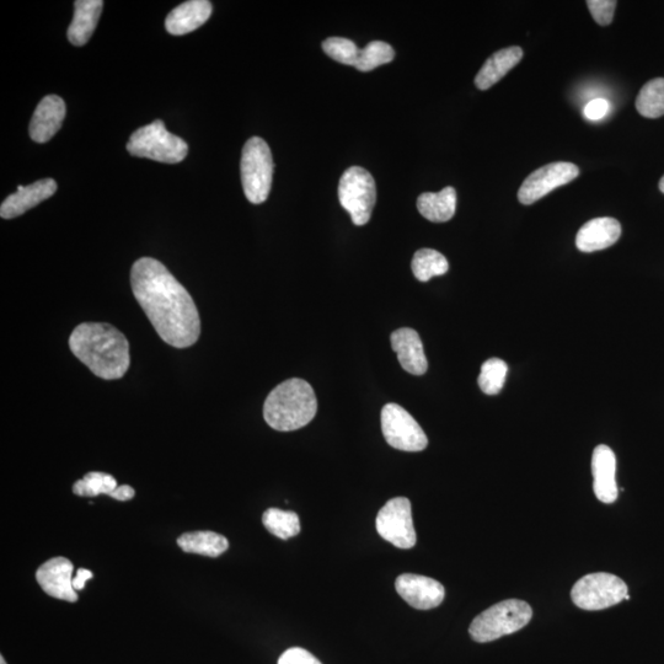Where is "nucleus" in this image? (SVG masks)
Listing matches in <instances>:
<instances>
[{"label": "nucleus", "instance_id": "23", "mask_svg": "<svg viewBox=\"0 0 664 664\" xmlns=\"http://www.w3.org/2000/svg\"><path fill=\"white\" fill-rule=\"evenodd\" d=\"M178 545L185 553L208 556V558H218L229 548L227 538L214 532L182 534L178 539Z\"/></svg>", "mask_w": 664, "mask_h": 664}, {"label": "nucleus", "instance_id": "20", "mask_svg": "<svg viewBox=\"0 0 664 664\" xmlns=\"http://www.w3.org/2000/svg\"><path fill=\"white\" fill-rule=\"evenodd\" d=\"M103 8L104 2L101 0H77L74 3L73 21L67 31L68 40L72 45L80 47L88 44Z\"/></svg>", "mask_w": 664, "mask_h": 664}, {"label": "nucleus", "instance_id": "6", "mask_svg": "<svg viewBox=\"0 0 664 664\" xmlns=\"http://www.w3.org/2000/svg\"><path fill=\"white\" fill-rule=\"evenodd\" d=\"M240 170L246 198L254 205L264 203L269 198L273 179L272 153L264 139L253 137L245 143Z\"/></svg>", "mask_w": 664, "mask_h": 664}, {"label": "nucleus", "instance_id": "7", "mask_svg": "<svg viewBox=\"0 0 664 664\" xmlns=\"http://www.w3.org/2000/svg\"><path fill=\"white\" fill-rule=\"evenodd\" d=\"M339 200L356 226L367 224L377 200L376 181L371 173L361 166L347 169L340 179Z\"/></svg>", "mask_w": 664, "mask_h": 664}, {"label": "nucleus", "instance_id": "32", "mask_svg": "<svg viewBox=\"0 0 664 664\" xmlns=\"http://www.w3.org/2000/svg\"><path fill=\"white\" fill-rule=\"evenodd\" d=\"M278 664H323L317 657L302 647H292L282 653Z\"/></svg>", "mask_w": 664, "mask_h": 664}, {"label": "nucleus", "instance_id": "25", "mask_svg": "<svg viewBox=\"0 0 664 664\" xmlns=\"http://www.w3.org/2000/svg\"><path fill=\"white\" fill-rule=\"evenodd\" d=\"M636 110L647 119H658L664 115V79L650 80L644 85L636 99Z\"/></svg>", "mask_w": 664, "mask_h": 664}, {"label": "nucleus", "instance_id": "2", "mask_svg": "<svg viewBox=\"0 0 664 664\" xmlns=\"http://www.w3.org/2000/svg\"><path fill=\"white\" fill-rule=\"evenodd\" d=\"M69 347L73 355L101 379H121L130 368V344L126 336L110 324L78 325L69 337Z\"/></svg>", "mask_w": 664, "mask_h": 664}, {"label": "nucleus", "instance_id": "18", "mask_svg": "<svg viewBox=\"0 0 664 664\" xmlns=\"http://www.w3.org/2000/svg\"><path fill=\"white\" fill-rule=\"evenodd\" d=\"M392 347L399 363L406 372L422 376L427 372L428 362L420 335L415 330L404 328L393 332Z\"/></svg>", "mask_w": 664, "mask_h": 664}, {"label": "nucleus", "instance_id": "4", "mask_svg": "<svg viewBox=\"0 0 664 664\" xmlns=\"http://www.w3.org/2000/svg\"><path fill=\"white\" fill-rule=\"evenodd\" d=\"M533 610L527 602L507 599L492 605L473 620L469 628L471 639L480 644L517 633L532 620Z\"/></svg>", "mask_w": 664, "mask_h": 664}, {"label": "nucleus", "instance_id": "17", "mask_svg": "<svg viewBox=\"0 0 664 664\" xmlns=\"http://www.w3.org/2000/svg\"><path fill=\"white\" fill-rule=\"evenodd\" d=\"M621 237V226L617 219L603 217L592 219L578 230L577 249L582 253H594L608 249Z\"/></svg>", "mask_w": 664, "mask_h": 664}, {"label": "nucleus", "instance_id": "8", "mask_svg": "<svg viewBox=\"0 0 664 664\" xmlns=\"http://www.w3.org/2000/svg\"><path fill=\"white\" fill-rule=\"evenodd\" d=\"M628 591V586L618 576L597 572L580 578L572 588L571 598L576 607L594 612L626 601Z\"/></svg>", "mask_w": 664, "mask_h": 664}, {"label": "nucleus", "instance_id": "36", "mask_svg": "<svg viewBox=\"0 0 664 664\" xmlns=\"http://www.w3.org/2000/svg\"><path fill=\"white\" fill-rule=\"evenodd\" d=\"M660 190H661L662 194H664V176L660 181Z\"/></svg>", "mask_w": 664, "mask_h": 664}, {"label": "nucleus", "instance_id": "11", "mask_svg": "<svg viewBox=\"0 0 664 664\" xmlns=\"http://www.w3.org/2000/svg\"><path fill=\"white\" fill-rule=\"evenodd\" d=\"M578 175L580 169L572 163L558 162L545 165L524 180L518 191V200L522 205H533L558 187L570 184Z\"/></svg>", "mask_w": 664, "mask_h": 664}, {"label": "nucleus", "instance_id": "26", "mask_svg": "<svg viewBox=\"0 0 664 664\" xmlns=\"http://www.w3.org/2000/svg\"><path fill=\"white\" fill-rule=\"evenodd\" d=\"M262 523L272 535L282 540L291 539L301 533V521L297 513L269 508L262 516Z\"/></svg>", "mask_w": 664, "mask_h": 664}, {"label": "nucleus", "instance_id": "19", "mask_svg": "<svg viewBox=\"0 0 664 664\" xmlns=\"http://www.w3.org/2000/svg\"><path fill=\"white\" fill-rule=\"evenodd\" d=\"M213 12L208 0H190L176 7L165 20V29L171 35L181 36L201 28Z\"/></svg>", "mask_w": 664, "mask_h": 664}, {"label": "nucleus", "instance_id": "37", "mask_svg": "<svg viewBox=\"0 0 664 664\" xmlns=\"http://www.w3.org/2000/svg\"><path fill=\"white\" fill-rule=\"evenodd\" d=\"M0 664H7V662H5V660H4V657H3V656H0Z\"/></svg>", "mask_w": 664, "mask_h": 664}, {"label": "nucleus", "instance_id": "9", "mask_svg": "<svg viewBox=\"0 0 664 664\" xmlns=\"http://www.w3.org/2000/svg\"><path fill=\"white\" fill-rule=\"evenodd\" d=\"M382 431L390 447L404 452H421L428 438L408 411L398 404H387L382 410Z\"/></svg>", "mask_w": 664, "mask_h": 664}, {"label": "nucleus", "instance_id": "3", "mask_svg": "<svg viewBox=\"0 0 664 664\" xmlns=\"http://www.w3.org/2000/svg\"><path fill=\"white\" fill-rule=\"evenodd\" d=\"M317 411L318 401L312 385L299 378L277 385L264 405L267 425L280 432L297 431L307 426Z\"/></svg>", "mask_w": 664, "mask_h": 664}, {"label": "nucleus", "instance_id": "35", "mask_svg": "<svg viewBox=\"0 0 664 664\" xmlns=\"http://www.w3.org/2000/svg\"><path fill=\"white\" fill-rule=\"evenodd\" d=\"M135 495H136L135 489H132V487L128 485H122L117 487L115 495L112 498H115V500L117 501H128L132 500V498L135 497Z\"/></svg>", "mask_w": 664, "mask_h": 664}, {"label": "nucleus", "instance_id": "21", "mask_svg": "<svg viewBox=\"0 0 664 664\" xmlns=\"http://www.w3.org/2000/svg\"><path fill=\"white\" fill-rule=\"evenodd\" d=\"M523 50L521 47L512 46L497 51L481 67L478 76L475 77V85L480 90H487L506 76L508 72L522 61Z\"/></svg>", "mask_w": 664, "mask_h": 664}, {"label": "nucleus", "instance_id": "33", "mask_svg": "<svg viewBox=\"0 0 664 664\" xmlns=\"http://www.w3.org/2000/svg\"><path fill=\"white\" fill-rule=\"evenodd\" d=\"M609 109L610 105L607 100L596 99L587 104L585 107V115L588 120L598 121L608 114Z\"/></svg>", "mask_w": 664, "mask_h": 664}, {"label": "nucleus", "instance_id": "29", "mask_svg": "<svg viewBox=\"0 0 664 664\" xmlns=\"http://www.w3.org/2000/svg\"><path fill=\"white\" fill-rule=\"evenodd\" d=\"M507 373L508 366L505 361L500 360V358H490L481 367L478 379L480 389L487 395L501 393L506 382Z\"/></svg>", "mask_w": 664, "mask_h": 664}, {"label": "nucleus", "instance_id": "24", "mask_svg": "<svg viewBox=\"0 0 664 664\" xmlns=\"http://www.w3.org/2000/svg\"><path fill=\"white\" fill-rule=\"evenodd\" d=\"M411 267L420 282H427L433 277L446 275L449 270L446 256L432 249L416 251Z\"/></svg>", "mask_w": 664, "mask_h": 664}, {"label": "nucleus", "instance_id": "15", "mask_svg": "<svg viewBox=\"0 0 664 664\" xmlns=\"http://www.w3.org/2000/svg\"><path fill=\"white\" fill-rule=\"evenodd\" d=\"M66 103L57 95H47L41 100L30 122V137L36 143H46L61 130L66 119Z\"/></svg>", "mask_w": 664, "mask_h": 664}, {"label": "nucleus", "instance_id": "5", "mask_svg": "<svg viewBox=\"0 0 664 664\" xmlns=\"http://www.w3.org/2000/svg\"><path fill=\"white\" fill-rule=\"evenodd\" d=\"M127 151L133 157L147 158L165 164H178L187 157L189 147L184 139L173 135L157 120L132 133Z\"/></svg>", "mask_w": 664, "mask_h": 664}, {"label": "nucleus", "instance_id": "16", "mask_svg": "<svg viewBox=\"0 0 664 664\" xmlns=\"http://www.w3.org/2000/svg\"><path fill=\"white\" fill-rule=\"evenodd\" d=\"M57 182L53 179L36 181L29 186H18L13 195L5 198L0 207V216L3 219H13L23 216L31 208L40 205L56 194Z\"/></svg>", "mask_w": 664, "mask_h": 664}, {"label": "nucleus", "instance_id": "1", "mask_svg": "<svg viewBox=\"0 0 664 664\" xmlns=\"http://www.w3.org/2000/svg\"><path fill=\"white\" fill-rule=\"evenodd\" d=\"M133 296L165 344L194 346L201 335V319L194 299L162 262L142 257L131 271Z\"/></svg>", "mask_w": 664, "mask_h": 664}, {"label": "nucleus", "instance_id": "34", "mask_svg": "<svg viewBox=\"0 0 664 664\" xmlns=\"http://www.w3.org/2000/svg\"><path fill=\"white\" fill-rule=\"evenodd\" d=\"M94 577L93 572L87 569H79L76 577L73 578V587L76 591H82L87 585V582Z\"/></svg>", "mask_w": 664, "mask_h": 664}, {"label": "nucleus", "instance_id": "13", "mask_svg": "<svg viewBox=\"0 0 664 664\" xmlns=\"http://www.w3.org/2000/svg\"><path fill=\"white\" fill-rule=\"evenodd\" d=\"M74 567L66 558H53L36 572V580L48 596L61 601L76 603L78 593L73 587Z\"/></svg>", "mask_w": 664, "mask_h": 664}, {"label": "nucleus", "instance_id": "28", "mask_svg": "<svg viewBox=\"0 0 664 664\" xmlns=\"http://www.w3.org/2000/svg\"><path fill=\"white\" fill-rule=\"evenodd\" d=\"M394 48L387 42L373 41L358 53L355 67L361 72H371L394 60Z\"/></svg>", "mask_w": 664, "mask_h": 664}, {"label": "nucleus", "instance_id": "30", "mask_svg": "<svg viewBox=\"0 0 664 664\" xmlns=\"http://www.w3.org/2000/svg\"><path fill=\"white\" fill-rule=\"evenodd\" d=\"M323 50L332 60L353 67H355L358 53H360V48L356 46L355 42L344 39V37H330L325 40Z\"/></svg>", "mask_w": 664, "mask_h": 664}, {"label": "nucleus", "instance_id": "10", "mask_svg": "<svg viewBox=\"0 0 664 664\" xmlns=\"http://www.w3.org/2000/svg\"><path fill=\"white\" fill-rule=\"evenodd\" d=\"M378 534L399 549H412L417 537L412 521L411 502L406 497H395L385 503L376 521Z\"/></svg>", "mask_w": 664, "mask_h": 664}, {"label": "nucleus", "instance_id": "14", "mask_svg": "<svg viewBox=\"0 0 664 664\" xmlns=\"http://www.w3.org/2000/svg\"><path fill=\"white\" fill-rule=\"evenodd\" d=\"M593 490L599 501L614 503L619 496L617 457L608 446H598L592 457Z\"/></svg>", "mask_w": 664, "mask_h": 664}, {"label": "nucleus", "instance_id": "12", "mask_svg": "<svg viewBox=\"0 0 664 664\" xmlns=\"http://www.w3.org/2000/svg\"><path fill=\"white\" fill-rule=\"evenodd\" d=\"M395 588L406 603L419 610L435 609L446 597L442 583L421 575H401L395 582Z\"/></svg>", "mask_w": 664, "mask_h": 664}, {"label": "nucleus", "instance_id": "31", "mask_svg": "<svg viewBox=\"0 0 664 664\" xmlns=\"http://www.w3.org/2000/svg\"><path fill=\"white\" fill-rule=\"evenodd\" d=\"M618 3L615 0H588L587 7L592 13L596 23L602 26L612 24L615 9Z\"/></svg>", "mask_w": 664, "mask_h": 664}, {"label": "nucleus", "instance_id": "27", "mask_svg": "<svg viewBox=\"0 0 664 664\" xmlns=\"http://www.w3.org/2000/svg\"><path fill=\"white\" fill-rule=\"evenodd\" d=\"M117 481L114 476L100 471H91L73 486V492L80 497H96L107 495L114 497L117 490Z\"/></svg>", "mask_w": 664, "mask_h": 664}, {"label": "nucleus", "instance_id": "22", "mask_svg": "<svg viewBox=\"0 0 664 664\" xmlns=\"http://www.w3.org/2000/svg\"><path fill=\"white\" fill-rule=\"evenodd\" d=\"M417 210L433 223L451 221L457 210V191L448 186L439 192H425L417 198Z\"/></svg>", "mask_w": 664, "mask_h": 664}]
</instances>
